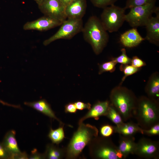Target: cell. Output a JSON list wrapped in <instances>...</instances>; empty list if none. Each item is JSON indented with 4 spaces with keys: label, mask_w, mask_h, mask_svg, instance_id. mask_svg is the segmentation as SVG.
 I'll use <instances>...</instances> for the list:
<instances>
[{
    "label": "cell",
    "mask_w": 159,
    "mask_h": 159,
    "mask_svg": "<svg viewBox=\"0 0 159 159\" xmlns=\"http://www.w3.org/2000/svg\"><path fill=\"white\" fill-rule=\"evenodd\" d=\"M137 124L142 129H148L159 123L158 100L142 96L138 98L133 113Z\"/></svg>",
    "instance_id": "obj_1"
},
{
    "label": "cell",
    "mask_w": 159,
    "mask_h": 159,
    "mask_svg": "<svg viewBox=\"0 0 159 159\" xmlns=\"http://www.w3.org/2000/svg\"><path fill=\"white\" fill-rule=\"evenodd\" d=\"M82 32L84 40L91 45L97 55L102 52L108 42L107 32L96 16H92L88 18Z\"/></svg>",
    "instance_id": "obj_2"
},
{
    "label": "cell",
    "mask_w": 159,
    "mask_h": 159,
    "mask_svg": "<svg viewBox=\"0 0 159 159\" xmlns=\"http://www.w3.org/2000/svg\"><path fill=\"white\" fill-rule=\"evenodd\" d=\"M110 98V103L117 110L124 121L133 117L138 98L132 90L119 85L112 90Z\"/></svg>",
    "instance_id": "obj_3"
},
{
    "label": "cell",
    "mask_w": 159,
    "mask_h": 159,
    "mask_svg": "<svg viewBox=\"0 0 159 159\" xmlns=\"http://www.w3.org/2000/svg\"><path fill=\"white\" fill-rule=\"evenodd\" d=\"M79 125L77 130L74 134L65 150V156L67 158H77L85 147L98 136V130L96 127L83 122Z\"/></svg>",
    "instance_id": "obj_4"
},
{
    "label": "cell",
    "mask_w": 159,
    "mask_h": 159,
    "mask_svg": "<svg viewBox=\"0 0 159 159\" xmlns=\"http://www.w3.org/2000/svg\"><path fill=\"white\" fill-rule=\"evenodd\" d=\"M88 145L90 156L93 159H123L118 147L108 137L97 136Z\"/></svg>",
    "instance_id": "obj_5"
},
{
    "label": "cell",
    "mask_w": 159,
    "mask_h": 159,
    "mask_svg": "<svg viewBox=\"0 0 159 159\" xmlns=\"http://www.w3.org/2000/svg\"><path fill=\"white\" fill-rule=\"evenodd\" d=\"M103 9L100 19L103 26L110 33L117 32L125 21L126 9L114 4Z\"/></svg>",
    "instance_id": "obj_6"
},
{
    "label": "cell",
    "mask_w": 159,
    "mask_h": 159,
    "mask_svg": "<svg viewBox=\"0 0 159 159\" xmlns=\"http://www.w3.org/2000/svg\"><path fill=\"white\" fill-rule=\"evenodd\" d=\"M156 0L147 4L135 6L130 9L125 14V21L132 28L145 26L149 19L155 13L157 7L155 6Z\"/></svg>",
    "instance_id": "obj_7"
},
{
    "label": "cell",
    "mask_w": 159,
    "mask_h": 159,
    "mask_svg": "<svg viewBox=\"0 0 159 159\" xmlns=\"http://www.w3.org/2000/svg\"><path fill=\"white\" fill-rule=\"evenodd\" d=\"M60 26L55 34L43 42L44 46H47L58 39H71L82 32L83 25L82 19H67Z\"/></svg>",
    "instance_id": "obj_8"
},
{
    "label": "cell",
    "mask_w": 159,
    "mask_h": 159,
    "mask_svg": "<svg viewBox=\"0 0 159 159\" xmlns=\"http://www.w3.org/2000/svg\"><path fill=\"white\" fill-rule=\"evenodd\" d=\"M134 154L145 159H159V142L145 138H141L136 143Z\"/></svg>",
    "instance_id": "obj_9"
},
{
    "label": "cell",
    "mask_w": 159,
    "mask_h": 159,
    "mask_svg": "<svg viewBox=\"0 0 159 159\" xmlns=\"http://www.w3.org/2000/svg\"><path fill=\"white\" fill-rule=\"evenodd\" d=\"M38 6L44 15L62 21L67 19L65 7L59 0H43Z\"/></svg>",
    "instance_id": "obj_10"
},
{
    "label": "cell",
    "mask_w": 159,
    "mask_h": 159,
    "mask_svg": "<svg viewBox=\"0 0 159 159\" xmlns=\"http://www.w3.org/2000/svg\"><path fill=\"white\" fill-rule=\"evenodd\" d=\"M63 21L52 17L44 15L38 19L26 22L23 29L25 30L46 31L60 26Z\"/></svg>",
    "instance_id": "obj_11"
},
{
    "label": "cell",
    "mask_w": 159,
    "mask_h": 159,
    "mask_svg": "<svg viewBox=\"0 0 159 159\" xmlns=\"http://www.w3.org/2000/svg\"><path fill=\"white\" fill-rule=\"evenodd\" d=\"M87 7L86 0H74L65 7L67 19H82Z\"/></svg>",
    "instance_id": "obj_12"
},
{
    "label": "cell",
    "mask_w": 159,
    "mask_h": 159,
    "mask_svg": "<svg viewBox=\"0 0 159 159\" xmlns=\"http://www.w3.org/2000/svg\"><path fill=\"white\" fill-rule=\"evenodd\" d=\"M146 33L145 39L157 46L159 45V15L152 16L145 26Z\"/></svg>",
    "instance_id": "obj_13"
},
{
    "label": "cell",
    "mask_w": 159,
    "mask_h": 159,
    "mask_svg": "<svg viewBox=\"0 0 159 159\" xmlns=\"http://www.w3.org/2000/svg\"><path fill=\"white\" fill-rule=\"evenodd\" d=\"M145 40L136 28H132L125 32L120 35V38L122 44L128 48L136 47Z\"/></svg>",
    "instance_id": "obj_14"
},
{
    "label": "cell",
    "mask_w": 159,
    "mask_h": 159,
    "mask_svg": "<svg viewBox=\"0 0 159 159\" xmlns=\"http://www.w3.org/2000/svg\"><path fill=\"white\" fill-rule=\"evenodd\" d=\"M16 132L11 130L7 132L2 143L3 146L10 155L11 159L21 153L18 147L16 137Z\"/></svg>",
    "instance_id": "obj_15"
},
{
    "label": "cell",
    "mask_w": 159,
    "mask_h": 159,
    "mask_svg": "<svg viewBox=\"0 0 159 159\" xmlns=\"http://www.w3.org/2000/svg\"><path fill=\"white\" fill-rule=\"evenodd\" d=\"M110 101H99L90 108L89 111L79 120V124L83 122L85 120L90 118L98 120L101 116H106L110 104Z\"/></svg>",
    "instance_id": "obj_16"
},
{
    "label": "cell",
    "mask_w": 159,
    "mask_h": 159,
    "mask_svg": "<svg viewBox=\"0 0 159 159\" xmlns=\"http://www.w3.org/2000/svg\"><path fill=\"white\" fill-rule=\"evenodd\" d=\"M118 149L123 159L130 154H134L136 143L134 136H125L119 134Z\"/></svg>",
    "instance_id": "obj_17"
},
{
    "label": "cell",
    "mask_w": 159,
    "mask_h": 159,
    "mask_svg": "<svg viewBox=\"0 0 159 159\" xmlns=\"http://www.w3.org/2000/svg\"><path fill=\"white\" fill-rule=\"evenodd\" d=\"M25 105L31 107L50 118L57 120L61 124H62L56 116L49 104L45 100H41L33 102H25Z\"/></svg>",
    "instance_id": "obj_18"
},
{
    "label": "cell",
    "mask_w": 159,
    "mask_h": 159,
    "mask_svg": "<svg viewBox=\"0 0 159 159\" xmlns=\"http://www.w3.org/2000/svg\"><path fill=\"white\" fill-rule=\"evenodd\" d=\"M148 97L158 100L159 97V74L156 72L150 77L145 88Z\"/></svg>",
    "instance_id": "obj_19"
},
{
    "label": "cell",
    "mask_w": 159,
    "mask_h": 159,
    "mask_svg": "<svg viewBox=\"0 0 159 159\" xmlns=\"http://www.w3.org/2000/svg\"><path fill=\"white\" fill-rule=\"evenodd\" d=\"M114 127V132L125 136H134L138 132L141 133L142 129L133 122H123Z\"/></svg>",
    "instance_id": "obj_20"
},
{
    "label": "cell",
    "mask_w": 159,
    "mask_h": 159,
    "mask_svg": "<svg viewBox=\"0 0 159 159\" xmlns=\"http://www.w3.org/2000/svg\"><path fill=\"white\" fill-rule=\"evenodd\" d=\"M65 150L56 146L53 144H48L44 153L45 159H60L65 155Z\"/></svg>",
    "instance_id": "obj_21"
},
{
    "label": "cell",
    "mask_w": 159,
    "mask_h": 159,
    "mask_svg": "<svg viewBox=\"0 0 159 159\" xmlns=\"http://www.w3.org/2000/svg\"><path fill=\"white\" fill-rule=\"evenodd\" d=\"M106 116L116 124V125H119L124 122L120 114L115 108L110 103L108 107Z\"/></svg>",
    "instance_id": "obj_22"
},
{
    "label": "cell",
    "mask_w": 159,
    "mask_h": 159,
    "mask_svg": "<svg viewBox=\"0 0 159 159\" xmlns=\"http://www.w3.org/2000/svg\"><path fill=\"white\" fill-rule=\"evenodd\" d=\"M48 137L53 144H59L64 137L63 127H60L55 130L51 129Z\"/></svg>",
    "instance_id": "obj_23"
},
{
    "label": "cell",
    "mask_w": 159,
    "mask_h": 159,
    "mask_svg": "<svg viewBox=\"0 0 159 159\" xmlns=\"http://www.w3.org/2000/svg\"><path fill=\"white\" fill-rule=\"evenodd\" d=\"M140 68L130 64H121L120 67V70L123 72L124 75L119 85H121L127 77L136 73L140 70Z\"/></svg>",
    "instance_id": "obj_24"
},
{
    "label": "cell",
    "mask_w": 159,
    "mask_h": 159,
    "mask_svg": "<svg viewBox=\"0 0 159 159\" xmlns=\"http://www.w3.org/2000/svg\"><path fill=\"white\" fill-rule=\"evenodd\" d=\"M117 63L113 60L107 62L99 65V71L98 73L101 74L105 72H114L116 69V65Z\"/></svg>",
    "instance_id": "obj_25"
},
{
    "label": "cell",
    "mask_w": 159,
    "mask_h": 159,
    "mask_svg": "<svg viewBox=\"0 0 159 159\" xmlns=\"http://www.w3.org/2000/svg\"><path fill=\"white\" fill-rule=\"evenodd\" d=\"M121 51V54L119 56L113 58L112 59L114 60L117 63H120L121 64H130L131 59L127 55L125 49L124 48H122Z\"/></svg>",
    "instance_id": "obj_26"
},
{
    "label": "cell",
    "mask_w": 159,
    "mask_h": 159,
    "mask_svg": "<svg viewBox=\"0 0 159 159\" xmlns=\"http://www.w3.org/2000/svg\"><path fill=\"white\" fill-rule=\"evenodd\" d=\"M95 7L103 9L106 7L114 4L118 0H90Z\"/></svg>",
    "instance_id": "obj_27"
},
{
    "label": "cell",
    "mask_w": 159,
    "mask_h": 159,
    "mask_svg": "<svg viewBox=\"0 0 159 159\" xmlns=\"http://www.w3.org/2000/svg\"><path fill=\"white\" fill-rule=\"evenodd\" d=\"M154 0H127L124 8L130 9L133 7L143 5L150 3Z\"/></svg>",
    "instance_id": "obj_28"
},
{
    "label": "cell",
    "mask_w": 159,
    "mask_h": 159,
    "mask_svg": "<svg viewBox=\"0 0 159 159\" xmlns=\"http://www.w3.org/2000/svg\"><path fill=\"white\" fill-rule=\"evenodd\" d=\"M100 132L102 136L108 137L114 132V127L108 124L104 125L100 128Z\"/></svg>",
    "instance_id": "obj_29"
},
{
    "label": "cell",
    "mask_w": 159,
    "mask_h": 159,
    "mask_svg": "<svg viewBox=\"0 0 159 159\" xmlns=\"http://www.w3.org/2000/svg\"><path fill=\"white\" fill-rule=\"evenodd\" d=\"M141 133L150 136L159 135V123L154 125L148 129H142Z\"/></svg>",
    "instance_id": "obj_30"
},
{
    "label": "cell",
    "mask_w": 159,
    "mask_h": 159,
    "mask_svg": "<svg viewBox=\"0 0 159 159\" xmlns=\"http://www.w3.org/2000/svg\"><path fill=\"white\" fill-rule=\"evenodd\" d=\"M130 64L138 68H140L146 65L145 62L137 56H134L131 59Z\"/></svg>",
    "instance_id": "obj_31"
},
{
    "label": "cell",
    "mask_w": 159,
    "mask_h": 159,
    "mask_svg": "<svg viewBox=\"0 0 159 159\" xmlns=\"http://www.w3.org/2000/svg\"><path fill=\"white\" fill-rule=\"evenodd\" d=\"M30 159H45L44 154L39 153L36 149H34L31 151V154L29 156Z\"/></svg>",
    "instance_id": "obj_32"
},
{
    "label": "cell",
    "mask_w": 159,
    "mask_h": 159,
    "mask_svg": "<svg viewBox=\"0 0 159 159\" xmlns=\"http://www.w3.org/2000/svg\"><path fill=\"white\" fill-rule=\"evenodd\" d=\"M77 109L82 110L84 109L90 110L91 108V105L89 103H85L80 101L74 103Z\"/></svg>",
    "instance_id": "obj_33"
},
{
    "label": "cell",
    "mask_w": 159,
    "mask_h": 159,
    "mask_svg": "<svg viewBox=\"0 0 159 159\" xmlns=\"http://www.w3.org/2000/svg\"><path fill=\"white\" fill-rule=\"evenodd\" d=\"M0 159H11L9 154L6 150L2 143H0Z\"/></svg>",
    "instance_id": "obj_34"
},
{
    "label": "cell",
    "mask_w": 159,
    "mask_h": 159,
    "mask_svg": "<svg viewBox=\"0 0 159 159\" xmlns=\"http://www.w3.org/2000/svg\"><path fill=\"white\" fill-rule=\"evenodd\" d=\"M77 110L74 103H70L65 106V111L66 113H74L76 112Z\"/></svg>",
    "instance_id": "obj_35"
},
{
    "label": "cell",
    "mask_w": 159,
    "mask_h": 159,
    "mask_svg": "<svg viewBox=\"0 0 159 159\" xmlns=\"http://www.w3.org/2000/svg\"><path fill=\"white\" fill-rule=\"evenodd\" d=\"M29 156L27 153L24 152L16 156L15 159H29Z\"/></svg>",
    "instance_id": "obj_36"
},
{
    "label": "cell",
    "mask_w": 159,
    "mask_h": 159,
    "mask_svg": "<svg viewBox=\"0 0 159 159\" xmlns=\"http://www.w3.org/2000/svg\"><path fill=\"white\" fill-rule=\"evenodd\" d=\"M0 103L3 105H6L9 106L13 107L16 108L21 109V107L19 105H15L11 104L8 103L6 102L1 100H0Z\"/></svg>",
    "instance_id": "obj_37"
},
{
    "label": "cell",
    "mask_w": 159,
    "mask_h": 159,
    "mask_svg": "<svg viewBox=\"0 0 159 159\" xmlns=\"http://www.w3.org/2000/svg\"><path fill=\"white\" fill-rule=\"evenodd\" d=\"M61 2L65 7L68 5L74 0H59Z\"/></svg>",
    "instance_id": "obj_38"
},
{
    "label": "cell",
    "mask_w": 159,
    "mask_h": 159,
    "mask_svg": "<svg viewBox=\"0 0 159 159\" xmlns=\"http://www.w3.org/2000/svg\"><path fill=\"white\" fill-rule=\"evenodd\" d=\"M38 5H39L43 0H34Z\"/></svg>",
    "instance_id": "obj_39"
}]
</instances>
